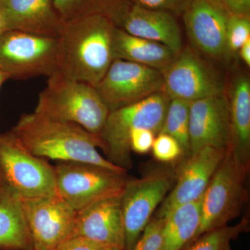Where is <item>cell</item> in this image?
<instances>
[{
    "label": "cell",
    "instance_id": "f546056e",
    "mask_svg": "<svg viewBox=\"0 0 250 250\" xmlns=\"http://www.w3.org/2000/svg\"><path fill=\"white\" fill-rule=\"evenodd\" d=\"M155 137L152 131L146 128L132 130L129 135L130 149L138 154H146L152 149Z\"/></svg>",
    "mask_w": 250,
    "mask_h": 250
},
{
    "label": "cell",
    "instance_id": "8d00e7d4",
    "mask_svg": "<svg viewBox=\"0 0 250 250\" xmlns=\"http://www.w3.org/2000/svg\"><path fill=\"white\" fill-rule=\"evenodd\" d=\"M110 250H124L116 249V248H112V249H111Z\"/></svg>",
    "mask_w": 250,
    "mask_h": 250
},
{
    "label": "cell",
    "instance_id": "4dcf8cb0",
    "mask_svg": "<svg viewBox=\"0 0 250 250\" xmlns=\"http://www.w3.org/2000/svg\"><path fill=\"white\" fill-rule=\"evenodd\" d=\"M96 242L90 241L83 237L75 236L69 238L59 247L57 250H110Z\"/></svg>",
    "mask_w": 250,
    "mask_h": 250
},
{
    "label": "cell",
    "instance_id": "30bf717a",
    "mask_svg": "<svg viewBox=\"0 0 250 250\" xmlns=\"http://www.w3.org/2000/svg\"><path fill=\"white\" fill-rule=\"evenodd\" d=\"M95 88L111 112L163 91L164 76L156 69L116 59Z\"/></svg>",
    "mask_w": 250,
    "mask_h": 250
},
{
    "label": "cell",
    "instance_id": "603a6c76",
    "mask_svg": "<svg viewBox=\"0 0 250 250\" xmlns=\"http://www.w3.org/2000/svg\"><path fill=\"white\" fill-rule=\"evenodd\" d=\"M63 22L92 16L108 18L117 27L133 4L131 0H54Z\"/></svg>",
    "mask_w": 250,
    "mask_h": 250
},
{
    "label": "cell",
    "instance_id": "e0dca14e",
    "mask_svg": "<svg viewBox=\"0 0 250 250\" xmlns=\"http://www.w3.org/2000/svg\"><path fill=\"white\" fill-rule=\"evenodd\" d=\"M9 30L57 38L64 22L54 0H0Z\"/></svg>",
    "mask_w": 250,
    "mask_h": 250
},
{
    "label": "cell",
    "instance_id": "3957f363",
    "mask_svg": "<svg viewBox=\"0 0 250 250\" xmlns=\"http://www.w3.org/2000/svg\"><path fill=\"white\" fill-rule=\"evenodd\" d=\"M34 112L51 119L75 123L99 136L110 113L95 87L59 71L47 77Z\"/></svg>",
    "mask_w": 250,
    "mask_h": 250
},
{
    "label": "cell",
    "instance_id": "2e32d148",
    "mask_svg": "<svg viewBox=\"0 0 250 250\" xmlns=\"http://www.w3.org/2000/svg\"><path fill=\"white\" fill-rule=\"evenodd\" d=\"M121 195L103 199L77 212L72 237H83L107 248L125 250Z\"/></svg>",
    "mask_w": 250,
    "mask_h": 250
},
{
    "label": "cell",
    "instance_id": "74e56055",
    "mask_svg": "<svg viewBox=\"0 0 250 250\" xmlns=\"http://www.w3.org/2000/svg\"><path fill=\"white\" fill-rule=\"evenodd\" d=\"M226 250H231V246L228 247V248H227Z\"/></svg>",
    "mask_w": 250,
    "mask_h": 250
},
{
    "label": "cell",
    "instance_id": "277c9868",
    "mask_svg": "<svg viewBox=\"0 0 250 250\" xmlns=\"http://www.w3.org/2000/svg\"><path fill=\"white\" fill-rule=\"evenodd\" d=\"M170 99L159 92L132 104L111 111L100 137L103 150L112 164L126 170L131 166L129 135L132 130L146 128L156 136L165 119Z\"/></svg>",
    "mask_w": 250,
    "mask_h": 250
},
{
    "label": "cell",
    "instance_id": "7402d4cb",
    "mask_svg": "<svg viewBox=\"0 0 250 250\" xmlns=\"http://www.w3.org/2000/svg\"><path fill=\"white\" fill-rule=\"evenodd\" d=\"M201 200L180 206L166 217L161 250H183L195 239L201 223Z\"/></svg>",
    "mask_w": 250,
    "mask_h": 250
},
{
    "label": "cell",
    "instance_id": "4316f807",
    "mask_svg": "<svg viewBox=\"0 0 250 250\" xmlns=\"http://www.w3.org/2000/svg\"><path fill=\"white\" fill-rule=\"evenodd\" d=\"M165 219L154 216L143 229L131 250H161Z\"/></svg>",
    "mask_w": 250,
    "mask_h": 250
},
{
    "label": "cell",
    "instance_id": "836d02e7",
    "mask_svg": "<svg viewBox=\"0 0 250 250\" xmlns=\"http://www.w3.org/2000/svg\"><path fill=\"white\" fill-rule=\"evenodd\" d=\"M8 30H9V29H8L7 25H6V21H5L1 11H0V34Z\"/></svg>",
    "mask_w": 250,
    "mask_h": 250
},
{
    "label": "cell",
    "instance_id": "1f68e13d",
    "mask_svg": "<svg viewBox=\"0 0 250 250\" xmlns=\"http://www.w3.org/2000/svg\"><path fill=\"white\" fill-rule=\"evenodd\" d=\"M221 6L230 16L250 17V0H223Z\"/></svg>",
    "mask_w": 250,
    "mask_h": 250
},
{
    "label": "cell",
    "instance_id": "8992f818",
    "mask_svg": "<svg viewBox=\"0 0 250 250\" xmlns=\"http://www.w3.org/2000/svg\"><path fill=\"white\" fill-rule=\"evenodd\" d=\"M57 194L77 212L107 197L121 195L126 171L82 162L54 166Z\"/></svg>",
    "mask_w": 250,
    "mask_h": 250
},
{
    "label": "cell",
    "instance_id": "ba28073f",
    "mask_svg": "<svg viewBox=\"0 0 250 250\" xmlns=\"http://www.w3.org/2000/svg\"><path fill=\"white\" fill-rule=\"evenodd\" d=\"M57 38L8 30L0 34V71L10 80L48 77L58 71Z\"/></svg>",
    "mask_w": 250,
    "mask_h": 250
},
{
    "label": "cell",
    "instance_id": "7c38bea8",
    "mask_svg": "<svg viewBox=\"0 0 250 250\" xmlns=\"http://www.w3.org/2000/svg\"><path fill=\"white\" fill-rule=\"evenodd\" d=\"M163 76V91L170 100L191 103L223 95L224 83L218 74L192 49L182 50Z\"/></svg>",
    "mask_w": 250,
    "mask_h": 250
},
{
    "label": "cell",
    "instance_id": "f1b7e54d",
    "mask_svg": "<svg viewBox=\"0 0 250 250\" xmlns=\"http://www.w3.org/2000/svg\"><path fill=\"white\" fill-rule=\"evenodd\" d=\"M133 4L146 9L165 11L175 16H183L192 0H131Z\"/></svg>",
    "mask_w": 250,
    "mask_h": 250
},
{
    "label": "cell",
    "instance_id": "d590c367",
    "mask_svg": "<svg viewBox=\"0 0 250 250\" xmlns=\"http://www.w3.org/2000/svg\"><path fill=\"white\" fill-rule=\"evenodd\" d=\"M210 2L213 3V4L218 5V6H221L222 2L223 0H208Z\"/></svg>",
    "mask_w": 250,
    "mask_h": 250
},
{
    "label": "cell",
    "instance_id": "5b68a950",
    "mask_svg": "<svg viewBox=\"0 0 250 250\" xmlns=\"http://www.w3.org/2000/svg\"><path fill=\"white\" fill-rule=\"evenodd\" d=\"M248 173L228 147L202 197L201 223L194 240L207 231L228 225L240 215L248 200L246 180Z\"/></svg>",
    "mask_w": 250,
    "mask_h": 250
},
{
    "label": "cell",
    "instance_id": "cb8c5ba5",
    "mask_svg": "<svg viewBox=\"0 0 250 250\" xmlns=\"http://www.w3.org/2000/svg\"><path fill=\"white\" fill-rule=\"evenodd\" d=\"M190 102L172 99L166 112L165 119L159 133L168 134L177 140L183 150L184 156L190 155L189 121Z\"/></svg>",
    "mask_w": 250,
    "mask_h": 250
},
{
    "label": "cell",
    "instance_id": "4fadbf2b",
    "mask_svg": "<svg viewBox=\"0 0 250 250\" xmlns=\"http://www.w3.org/2000/svg\"><path fill=\"white\" fill-rule=\"evenodd\" d=\"M226 151L206 147L187 156L179 166L173 187L161 202L155 216L165 219L177 207L201 200Z\"/></svg>",
    "mask_w": 250,
    "mask_h": 250
},
{
    "label": "cell",
    "instance_id": "d6a6232c",
    "mask_svg": "<svg viewBox=\"0 0 250 250\" xmlns=\"http://www.w3.org/2000/svg\"><path fill=\"white\" fill-rule=\"evenodd\" d=\"M238 52L247 66L250 67V39L242 45Z\"/></svg>",
    "mask_w": 250,
    "mask_h": 250
},
{
    "label": "cell",
    "instance_id": "f35d334b",
    "mask_svg": "<svg viewBox=\"0 0 250 250\" xmlns=\"http://www.w3.org/2000/svg\"></svg>",
    "mask_w": 250,
    "mask_h": 250
},
{
    "label": "cell",
    "instance_id": "83f0119b",
    "mask_svg": "<svg viewBox=\"0 0 250 250\" xmlns=\"http://www.w3.org/2000/svg\"><path fill=\"white\" fill-rule=\"evenodd\" d=\"M151 150L156 160L163 163L173 162L184 156L178 141L164 133L156 135Z\"/></svg>",
    "mask_w": 250,
    "mask_h": 250
},
{
    "label": "cell",
    "instance_id": "44dd1931",
    "mask_svg": "<svg viewBox=\"0 0 250 250\" xmlns=\"http://www.w3.org/2000/svg\"><path fill=\"white\" fill-rule=\"evenodd\" d=\"M113 55L114 60L136 62L163 73L178 54L163 44L131 35L116 27L113 39Z\"/></svg>",
    "mask_w": 250,
    "mask_h": 250
},
{
    "label": "cell",
    "instance_id": "6da1fadb",
    "mask_svg": "<svg viewBox=\"0 0 250 250\" xmlns=\"http://www.w3.org/2000/svg\"><path fill=\"white\" fill-rule=\"evenodd\" d=\"M11 130L28 151L39 157L126 171L98 152L103 147L100 136L75 123L51 119L34 112L22 115Z\"/></svg>",
    "mask_w": 250,
    "mask_h": 250
},
{
    "label": "cell",
    "instance_id": "ac0fdd59",
    "mask_svg": "<svg viewBox=\"0 0 250 250\" xmlns=\"http://www.w3.org/2000/svg\"><path fill=\"white\" fill-rule=\"evenodd\" d=\"M118 28L131 35L166 45L177 54L183 49L180 27L170 13L133 4Z\"/></svg>",
    "mask_w": 250,
    "mask_h": 250
},
{
    "label": "cell",
    "instance_id": "9c48e42d",
    "mask_svg": "<svg viewBox=\"0 0 250 250\" xmlns=\"http://www.w3.org/2000/svg\"><path fill=\"white\" fill-rule=\"evenodd\" d=\"M175 182V173L159 170L139 179H126L121 195L125 250H131L153 213Z\"/></svg>",
    "mask_w": 250,
    "mask_h": 250
},
{
    "label": "cell",
    "instance_id": "e575fe53",
    "mask_svg": "<svg viewBox=\"0 0 250 250\" xmlns=\"http://www.w3.org/2000/svg\"><path fill=\"white\" fill-rule=\"evenodd\" d=\"M9 80H10L9 77L6 74L0 71V88H1V85L4 84L5 82Z\"/></svg>",
    "mask_w": 250,
    "mask_h": 250
},
{
    "label": "cell",
    "instance_id": "9a60e30c",
    "mask_svg": "<svg viewBox=\"0 0 250 250\" xmlns=\"http://www.w3.org/2000/svg\"><path fill=\"white\" fill-rule=\"evenodd\" d=\"M228 17L222 6L208 0H192L183 14L186 30L192 45L212 58L226 56Z\"/></svg>",
    "mask_w": 250,
    "mask_h": 250
},
{
    "label": "cell",
    "instance_id": "d6986e66",
    "mask_svg": "<svg viewBox=\"0 0 250 250\" xmlns=\"http://www.w3.org/2000/svg\"><path fill=\"white\" fill-rule=\"evenodd\" d=\"M229 114L230 143L233 156L248 172L250 167V82L241 75L233 83Z\"/></svg>",
    "mask_w": 250,
    "mask_h": 250
},
{
    "label": "cell",
    "instance_id": "52a82bcc",
    "mask_svg": "<svg viewBox=\"0 0 250 250\" xmlns=\"http://www.w3.org/2000/svg\"><path fill=\"white\" fill-rule=\"evenodd\" d=\"M0 175L22 199L57 195L54 166L28 151L11 130L0 134Z\"/></svg>",
    "mask_w": 250,
    "mask_h": 250
},
{
    "label": "cell",
    "instance_id": "7a4b0ae2",
    "mask_svg": "<svg viewBox=\"0 0 250 250\" xmlns=\"http://www.w3.org/2000/svg\"><path fill=\"white\" fill-rule=\"evenodd\" d=\"M116 27L108 18L100 16L64 22L57 37L58 71L95 87L114 60L113 39Z\"/></svg>",
    "mask_w": 250,
    "mask_h": 250
},
{
    "label": "cell",
    "instance_id": "d4e9b609",
    "mask_svg": "<svg viewBox=\"0 0 250 250\" xmlns=\"http://www.w3.org/2000/svg\"><path fill=\"white\" fill-rule=\"evenodd\" d=\"M249 229V218L246 215L236 225H227L203 233L183 250H226L231 241Z\"/></svg>",
    "mask_w": 250,
    "mask_h": 250
},
{
    "label": "cell",
    "instance_id": "8fae6325",
    "mask_svg": "<svg viewBox=\"0 0 250 250\" xmlns=\"http://www.w3.org/2000/svg\"><path fill=\"white\" fill-rule=\"evenodd\" d=\"M33 250H57L73 234L77 212L59 195L22 199Z\"/></svg>",
    "mask_w": 250,
    "mask_h": 250
},
{
    "label": "cell",
    "instance_id": "484cf974",
    "mask_svg": "<svg viewBox=\"0 0 250 250\" xmlns=\"http://www.w3.org/2000/svg\"><path fill=\"white\" fill-rule=\"evenodd\" d=\"M250 39V17L229 15L226 28L227 55L236 53Z\"/></svg>",
    "mask_w": 250,
    "mask_h": 250
},
{
    "label": "cell",
    "instance_id": "ffe728a7",
    "mask_svg": "<svg viewBox=\"0 0 250 250\" xmlns=\"http://www.w3.org/2000/svg\"><path fill=\"white\" fill-rule=\"evenodd\" d=\"M0 248L32 250L22 198L0 175Z\"/></svg>",
    "mask_w": 250,
    "mask_h": 250
},
{
    "label": "cell",
    "instance_id": "5bb4252c",
    "mask_svg": "<svg viewBox=\"0 0 250 250\" xmlns=\"http://www.w3.org/2000/svg\"><path fill=\"white\" fill-rule=\"evenodd\" d=\"M230 143L228 103L223 96L200 99L190 104V155L206 147L228 149Z\"/></svg>",
    "mask_w": 250,
    "mask_h": 250
}]
</instances>
